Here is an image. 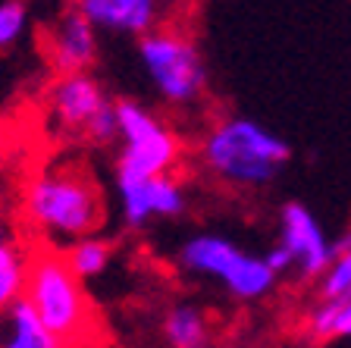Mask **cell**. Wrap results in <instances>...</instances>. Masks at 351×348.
Here are the masks:
<instances>
[{
    "label": "cell",
    "instance_id": "e0dca14e",
    "mask_svg": "<svg viewBox=\"0 0 351 348\" xmlns=\"http://www.w3.org/2000/svg\"><path fill=\"white\" fill-rule=\"evenodd\" d=\"M351 295V242H332V261L320 273V298Z\"/></svg>",
    "mask_w": 351,
    "mask_h": 348
},
{
    "label": "cell",
    "instance_id": "277c9868",
    "mask_svg": "<svg viewBox=\"0 0 351 348\" xmlns=\"http://www.w3.org/2000/svg\"><path fill=\"white\" fill-rule=\"evenodd\" d=\"M138 57L147 79L167 104L189 107L207 88V63L185 32L179 29H151L138 41Z\"/></svg>",
    "mask_w": 351,
    "mask_h": 348
},
{
    "label": "cell",
    "instance_id": "ffe728a7",
    "mask_svg": "<svg viewBox=\"0 0 351 348\" xmlns=\"http://www.w3.org/2000/svg\"><path fill=\"white\" fill-rule=\"evenodd\" d=\"M3 154H7V141H3V129H0V163H3Z\"/></svg>",
    "mask_w": 351,
    "mask_h": 348
},
{
    "label": "cell",
    "instance_id": "8fae6325",
    "mask_svg": "<svg viewBox=\"0 0 351 348\" xmlns=\"http://www.w3.org/2000/svg\"><path fill=\"white\" fill-rule=\"evenodd\" d=\"M75 7L91 19L95 29L141 38L160 25L167 0H75Z\"/></svg>",
    "mask_w": 351,
    "mask_h": 348
},
{
    "label": "cell",
    "instance_id": "d6986e66",
    "mask_svg": "<svg viewBox=\"0 0 351 348\" xmlns=\"http://www.w3.org/2000/svg\"><path fill=\"white\" fill-rule=\"evenodd\" d=\"M263 261H267V267L273 270V273H285V270H292L295 267V257H292V251H289V248L282 245V242H279V245H273L270 251L263 254Z\"/></svg>",
    "mask_w": 351,
    "mask_h": 348
},
{
    "label": "cell",
    "instance_id": "8992f818",
    "mask_svg": "<svg viewBox=\"0 0 351 348\" xmlns=\"http://www.w3.org/2000/svg\"><path fill=\"white\" fill-rule=\"evenodd\" d=\"M47 110L60 129L75 132L79 138H88L95 145H107L119 135L117 104H110V97L88 76V69L57 73L51 91H47Z\"/></svg>",
    "mask_w": 351,
    "mask_h": 348
},
{
    "label": "cell",
    "instance_id": "6da1fadb",
    "mask_svg": "<svg viewBox=\"0 0 351 348\" xmlns=\"http://www.w3.org/2000/svg\"><path fill=\"white\" fill-rule=\"evenodd\" d=\"M22 213L41 239L75 242L101 229L104 195L79 163H51L25 182Z\"/></svg>",
    "mask_w": 351,
    "mask_h": 348
},
{
    "label": "cell",
    "instance_id": "30bf717a",
    "mask_svg": "<svg viewBox=\"0 0 351 348\" xmlns=\"http://www.w3.org/2000/svg\"><path fill=\"white\" fill-rule=\"evenodd\" d=\"M95 25L82 13L79 7L66 10L44 38V57L57 73H82L95 63L97 54V38H95Z\"/></svg>",
    "mask_w": 351,
    "mask_h": 348
},
{
    "label": "cell",
    "instance_id": "2e32d148",
    "mask_svg": "<svg viewBox=\"0 0 351 348\" xmlns=\"http://www.w3.org/2000/svg\"><path fill=\"white\" fill-rule=\"evenodd\" d=\"M110 257H113V248H110L104 239H97L95 232L75 239L73 245H69V251H66L69 267H73L82 279H95V276H101L104 270L110 267Z\"/></svg>",
    "mask_w": 351,
    "mask_h": 348
},
{
    "label": "cell",
    "instance_id": "4fadbf2b",
    "mask_svg": "<svg viewBox=\"0 0 351 348\" xmlns=\"http://www.w3.org/2000/svg\"><path fill=\"white\" fill-rule=\"evenodd\" d=\"M163 339L173 348H201L210 342V320L195 305H176L163 317Z\"/></svg>",
    "mask_w": 351,
    "mask_h": 348
},
{
    "label": "cell",
    "instance_id": "52a82bcc",
    "mask_svg": "<svg viewBox=\"0 0 351 348\" xmlns=\"http://www.w3.org/2000/svg\"><path fill=\"white\" fill-rule=\"evenodd\" d=\"M117 126L123 151L117 160V176H157L179 163V138L163 126L147 107L135 101H117Z\"/></svg>",
    "mask_w": 351,
    "mask_h": 348
},
{
    "label": "cell",
    "instance_id": "ac0fdd59",
    "mask_svg": "<svg viewBox=\"0 0 351 348\" xmlns=\"http://www.w3.org/2000/svg\"><path fill=\"white\" fill-rule=\"evenodd\" d=\"M25 22H29V13H25L22 0H3L0 3V51L19 41L22 32H25Z\"/></svg>",
    "mask_w": 351,
    "mask_h": 348
},
{
    "label": "cell",
    "instance_id": "7c38bea8",
    "mask_svg": "<svg viewBox=\"0 0 351 348\" xmlns=\"http://www.w3.org/2000/svg\"><path fill=\"white\" fill-rule=\"evenodd\" d=\"M3 311H7V327H3L7 336L0 342L7 348H60L53 333L44 327L41 314L32 308V301L25 295L16 298Z\"/></svg>",
    "mask_w": 351,
    "mask_h": 348
},
{
    "label": "cell",
    "instance_id": "5bb4252c",
    "mask_svg": "<svg viewBox=\"0 0 351 348\" xmlns=\"http://www.w3.org/2000/svg\"><path fill=\"white\" fill-rule=\"evenodd\" d=\"M307 336L314 342L345 339L351 336V295L345 298H323L307 317Z\"/></svg>",
    "mask_w": 351,
    "mask_h": 348
},
{
    "label": "cell",
    "instance_id": "9a60e30c",
    "mask_svg": "<svg viewBox=\"0 0 351 348\" xmlns=\"http://www.w3.org/2000/svg\"><path fill=\"white\" fill-rule=\"evenodd\" d=\"M25 273H29V257L7 235V229H0V311L13 305L16 298L25 292Z\"/></svg>",
    "mask_w": 351,
    "mask_h": 348
},
{
    "label": "cell",
    "instance_id": "5b68a950",
    "mask_svg": "<svg viewBox=\"0 0 351 348\" xmlns=\"http://www.w3.org/2000/svg\"><path fill=\"white\" fill-rule=\"evenodd\" d=\"M179 264L195 276L219 279L229 295L241 301H257L270 295L276 286V273L267 267L263 254H251L223 235H195L182 245Z\"/></svg>",
    "mask_w": 351,
    "mask_h": 348
},
{
    "label": "cell",
    "instance_id": "9c48e42d",
    "mask_svg": "<svg viewBox=\"0 0 351 348\" xmlns=\"http://www.w3.org/2000/svg\"><path fill=\"white\" fill-rule=\"evenodd\" d=\"M279 232L282 245L292 251L298 273L304 279H320V273L332 261V242H326V232L314 220V213L304 204L289 201L279 213Z\"/></svg>",
    "mask_w": 351,
    "mask_h": 348
},
{
    "label": "cell",
    "instance_id": "ba28073f",
    "mask_svg": "<svg viewBox=\"0 0 351 348\" xmlns=\"http://www.w3.org/2000/svg\"><path fill=\"white\" fill-rule=\"evenodd\" d=\"M123 220L141 229L154 217H179L185 211V189L169 173L157 176H117Z\"/></svg>",
    "mask_w": 351,
    "mask_h": 348
},
{
    "label": "cell",
    "instance_id": "7a4b0ae2",
    "mask_svg": "<svg viewBox=\"0 0 351 348\" xmlns=\"http://www.w3.org/2000/svg\"><path fill=\"white\" fill-rule=\"evenodd\" d=\"M22 295L41 314L44 327L53 333L57 345H88L101 339L95 308L85 295L82 276L69 267L66 254L53 248H38L29 257Z\"/></svg>",
    "mask_w": 351,
    "mask_h": 348
},
{
    "label": "cell",
    "instance_id": "44dd1931",
    "mask_svg": "<svg viewBox=\"0 0 351 348\" xmlns=\"http://www.w3.org/2000/svg\"><path fill=\"white\" fill-rule=\"evenodd\" d=\"M339 242H351V232H345V235H342V239H339Z\"/></svg>",
    "mask_w": 351,
    "mask_h": 348
},
{
    "label": "cell",
    "instance_id": "3957f363",
    "mask_svg": "<svg viewBox=\"0 0 351 348\" xmlns=\"http://www.w3.org/2000/svg\"><path fill=\"white\" fill-rule=\"evenodd\" d=\"M292 148L254 119H223L201 141V160L213 176L245 189L270 185L289 163Z\"/></svg>",
    "mask_w": 351,
    "mask_h": 348
}]
</instances>
